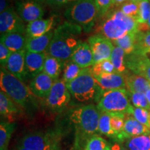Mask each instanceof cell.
<instances>
[{
	"instance_id": "cell-37",
	"label": "cell",
	"mask_w": 150,
	"mask_h": 150,
	"mask_svg": "<svg viewBox=\"0 0 150 150\" xmlns=\"http://www.w3.org/2000/svg\"><path fill=\"white\" fill-rule=\"evenodd\" d=\"M110 125L112 130L116 135L120 134L122 131L125 122V115L126 114L120 113V112H113L110 113ZM116 136V137H117Z\"/></svg>"
},
{
	"instance_id": "cell-49",
	"label": "cell",
	"mask_w": 150,
	"mask_h": 150,
	"mask_svg": "<svg viewBox=\"0 0 150 150\" xmlns=\"http://www.w3.org/2000/svg\"><path fill=\"white\" fill-rule=\"evenodd\" d=\"M17 150H32V149H27V148H25V147H21V146L18 145V148H17Z\"/></svg>"
},
{
	"instance_id": "cell-20",
	"label": "cell",
	"mask_w": 150,
	"mask_h": 150,
	"mask_svg": "<svg viewBox=\"0 0 150 150\" xmlns=\"http://www.w3.org/2000/svg\"><path fill=\"white\" fill-rule=\"evenodd\" d=\"M70 61L77 64L82 69L91 67L94 64V59L93 52L88 43L81 42L73 52Z\"/></svg>"
},
{
	"instance_id": "cell-32",
	"label": "cell",
	"mask_w": 150,
	"mask_h": 150,
	"mask_svg": "<svg viewBox=\"0 0 150 150\" xmlns=\"http://www.w3.org/2000/svg\"><path fill=\"white\" fill-rule=\"evenodd\" d=\"M109 145L106 140L95 134L88 140L83 150H108Z\"/></svg>"
},
{
	"instance_id": "cell-35",
	"label": "cell",
	"mask_w": 150,
	"mask_h": 150,
	"mask_svg": "<svg viewBox=\"0 0 150 150\" xmlns=\"http://www.w3.org/2000/svg\"><path fill=\"white\" fill-rule=\"evenodd\" d=\"M129 96L131 102L136 108H145L150 110V105L148 102L145 94L140 93H131L129 92Z\"/></svg>"
},
{
	"instance_id": "cell-12",
	"label": "cell",
	"mask_w": 150,
	"mask_h": 150,
	"mask_svg": "<svg viewBox=\"0 0 150 150\" xmlns=\"http://www.w3.org/2000/svg\"><path fill=\"white\" fill-rule=\"evenodd\" d=\"M16 11L22 20L27 23L42 19L45 15L42 4L33 1L18 0L16 3Z\"/></svg>"
},
{
	"instance_id": "cell-33",
	"label": "cell",
	"mask_w": 150,
	"mask_h": 150,
	"mask_svg": "<svg viewBox=\"0 0 150 150\" xmlns=\"http://www.w3.org/2000/svg\"><path fill=\"white\" fill-rule=\"evenodd\" d=\"M92 72L94 76H99L102 74H109L116 72L115 67L110 59H106L95 63L91 66Z\"/></svg>"
},
{
	"instance_id": "cell-38",
	"label": "cell",
	"mask_w": 150,
	"mask_h": 150,
	"mask_svg": "<svg viewBox=\"0 0 150 150\" xmlns=\"http://www.w3.org/2000/svg\"><path fill=\"white\" fill-rule=\"evenodd\" d=\"M120 10L126 16L136 19L138 15V11H139L138 2H135L131 0H128L121 6Z\"/></svg>"
},
{
	"instance_id": "cell-41",
	"label": "cell",
	"mask_w": 150,
	"mask_h": 150,
	"mask_svg": "<svg viewBox=\"0 0 150 150\" xmlns=\"http://www.w3.org/2000/svg\"><path fill=\"white\" fill-rule=\"evenodd\" d=\"M11 54H12V52L6 47L2 43H0V63H1V67H5L7 61H8Z\"/></svg>"
},
{
	"instance_id": "cell-8",
	"label": "cell",
	"mask_w": 150,
	"mask_h": 150,
	"mask_svg": "<svg viewBox=\"0 0 150 150\" xmlns=\"http://www.w3.org/2000/svg\"><path fill=\"white\" fill-rule=\"evenodd\" d=\"M59 131L33 132L25 135L18 145L32 150H53L59 147Z\"/></svg>"
},
{
	"instance_id": "cell-36",
	"label": "cell",
	"mask_w": 150,
	"mask_h": 150,
	"mask_svg": "<svg viewBox=\"0 0 150 150\" xmlns=\"http://www.w3.org/2000/svg\"><path fill=\"white\" fill-rule=\"evenodd\" d=\"M139 11L136 18L138 24L147 23L150 17V1L149 0H140L138 2Z\"/></svg>"
},
{
	"instance_id": "cell-53",
	"label": "cell",
	"mask_w": 150,
	"mask_h": 150,
	"mask_svg": "<svg viewBox=\"0 0 150 150\" xmlns=\"http://www.w3.org/2000/svg\"><path fill=\"white\" fill-rule=\"evenodd\" d=\"M150 112V111H149ZM149 127H150V115H149Z\"/></svg>"
},
{
	"instance_id": "cell-34",
	"label": "cell",
	"mask_w": 150,
	"mask_h": 150,
	"mask_svg": "<svg viewBox=\"0 0 150 150\" xmlns=\"http://www.w3.org/2000/svg\"><path fill=\"white\" fill-rule=\"evenodd\" d=\"M135 52H142L150 49V30L138 31L136 34Z\"/></svg>"
},
{
	"instance_id": "cell-46",
	"label": "cell",
	"mask_w": 150,
	"mask_h": 150,
	"mask_svg": "<svg viewBox=\"0 0 150 150\" xmlns=\"http://www.w3.org/2000/svg\"><path fill=\"white\" fill-rule=\"evenodd\" d=\"M136 52V53L141 54V55L145 56L148 61H150V49L149 50H145V51H142V52Z\"/></svg>"
},
{
	"instance_id": "cell-52",
	"label": "cell",
	"mask_w": 150,
	"mask_h": 150,
	"mask_svg": "<svg viewBox=\"0 0 150 150\" xmlns=\"http://www.w3.org/2000/svg\"><path fill=\"white\" fill-rule=\"evenodd\" d=\"M53 150H61V149H60V147H56V149H53Z\"/></svg>"
},
{
	"instance_id": "cell-3",
	"label": "cell",
	"mask_w": 150,
	"mask_h": 150,
	"mask_svg": "<svg viewBox=\"0 0 150 150\" xmlns=\"http://www.w3.org/2000/svg\"><path fill=\"white\" fill-rule=\"evenodd\" d=\"M100 19L95 31L112 42L127 33H137L138 31L136 19L124 14L120 8H111Z\"/></svg>"
},
{
	"instance_id": "cell-6",
	"label": "cell",
	"mask_w": 150,
	"mask_h": 150,
	"mask_svg": "<svg viewBox=\"0 0 150 150\" xmlns=\"http://www.w3.org/2000/svg\"><path fill=\"white\" fill-rule=\"evenodd\" d=\"M67 21L77 24L86 33H90L98 18L95 0H79L66 9Z\"/></svg>"
},
{
	"instance_id": "cell-18",
	"label": "cell",
	"mask_w": 150,
	"mask_h": 150,
	"mask_svg": "<svg viewBox=\"0 0 150 150\" xmlns=\"http://www.w3.org/2000/svg\"><path fill=\"white\" fill-rule=\"evenodd\" d=\"M47 53H35V52H26L25 64L26 70L29 79L34 78L40 73L42 72L45 61Z\"/></svg>"
},
{
	"instance_id": "cell-29",
	"label": "cell",
	"mask_w": 150,
	"mask_h": 150,
	"mask_svg": "<svg viewBox=\"0 0 150 150\" xmlns=\"http://www.w3.org/2000/svg\"><path fill=\"white\" fill-rule=\"evenodd\" d=\"M16 128V124L1 122L0 124V150H7L11 135Z\"/></svg>"
},
{
	"instance_id": "cell-2",
	"label": "cell",
	"mask_w": 150,
	"mask_h": 150,
	"mask_svg": "<svg viewBox=\"0 0 150 150\" xmlns=\"http://www.w3.org/2000/svg\"><path fill=\"white\" fill-rule=\"evenodd\" d=\"M82 28L65 21L54 30V35L47 50L49 55L61 60L63 63L70 60L73 52L81 42L80 35Z\"/></svg>"
},
{
	"instance_id": "cell-30",
	"label": "cell",
	"mask_w": 150,
	"mask_h": 150,
	"mask_svg": "<svg viewBox=\"0 0 150 150\" xmlns=\"http://www.w3.org/2000/svg\"><path fill=\"white\" fill-rule=\"evenodd\" d=\"M82 70L83 69L81 67H80L74 62L69 60V61L65 62V65L63 69L62 79L65 82V83H69L77 78Z\"/></svg>"
},
{
	"instance_id": "cell-1",
	"label": "cell",
	"mask_w": 150,
	"mask_h": 150,
	"mask_svg": "<svg viewBox=\"0 0 150 150\" xmlns=\"http://www.w3.org/2000/svg\"><path fill=\"white\" fill-rule=\"evenodd\" d=\"M100 111L93 104L75 108L70 114V122L75 129L74 150H83L86 142L99 132Z\"/></svg>"
},
{
	"instance_id": "cell-22",
	"label": "cell",
	"mask_w": 150,
	"mask_h": 150,
	"mask_svg": "<svg viewBox=\"0 0 150 150\" xmlns=\"http://www.w3.org/2000/svg\"><path fill=\"white\" fill-rule=\"evenodd\" d=\"M27 35L18 33L1 34V43L4 45L12 53L25 50Z\"/></svg>"
},
{
	"instance_id": "cell-17",
	"label": "cell",
	"mask_w": 150,
	"mask_h": 150,
	"mask_svg": "<svg viewBox=\"0 0 150 150\" xmlns=\"http://www.w3.org/2000/svg\"><path fill=\"white\" fill-rule=\"evenodd\" d=\"M99 87L104 91L115 89H125L127 88L126 76L117 72L102 74L95 76Z\"/></svg>"
},
{
	"instance_id": "cell-16",
	"label": "cell",
	"mask_w": 150,
	"mask_h": 150,
	"mask_svg": "<svg viewBox=\"0 0 150 150\" xmlns=\"http://www.w3.org/2000/svg\"><path fill=\"white\" fill-rule=\"evenodd\" d=\"M55 81L42 72L31 79L29 87L35 97L39 99H45Z\"/></svg>"
},
{
	"instance_id": "cell-43",
	"label": "cell",
	"mask_w": 150,
	"mask_h": 150,
	"mask_svg": "<svg viewBox=\"0 0 150 150\" xmlns=\"http://www.w3.org/2000/svg\"><path fill=\"white\" fill-rule=\"evenodd\" d=\"M108 150H128L127 148L124 147L119 142H115L113 144H110Z\"/></svg>"
},
{
	"instance_id": "cell-10",
	"label": "cell",
	"mask_w": 150,
	"mask_h": 150,
	"mask_svg": "<svg viewBox=\"0 0 150 150\" xmlns=\"http://www.w3.org/2000/svg\"><path fill=\"white\" fill-rule=\"evenodd\" d=\"M24 22L13 7H9L0 14V31L3 33H18L26 35Z\"/></svg>"
},
{
	"instance_id": "cell-48",
	"label": "cell",
	"mask_w": 150,
	"mask_h": 150,
	"mask_svg": "<svg viewBox=\"0 0 150 150\" xmlns=\"http://www.w3.org/2000/svg\"><path fill=\"white\" fill-rule=\"evenodd\" d=\"M23 1H36V2L42 4L43 2H45L46 0H23Z\"/></svg>"
},
{
	"instance_id": "cell-21",
	"label": "cell",
	"mask_w": 150,
	"mask_h": 150,
	"mask_svg": "<svg viewBox=\"0 0 150 150\" xmlns=\"http://www.w3.org/2000/svg\"><path fill=\"white\" fill-rule=\"evenodd\" d=\"M53 35L54 31H51L40 37L27 38L25 47L26 51L35 53H47Z\"/></svg>"
},
{
	"instance_id": "cell-24",
	"label": "cell",
	"mask_w": 150,
	"mask_h": 150,
	"mask_svg": "<svg viewBox=\"0 0 150 150\" xmlns=\"http://www.w3.org/2000/svg\"><path fill=\"white\" fill-rule=\"evenodd\" d=\"M63 64H64V63L61 61V60L53 57V56L49 55L47 54L45 61L42 72L49 75L53 79L57 80L59 79L61 71L63 70L62 69L64 66Z\"/></svg>"
},
{
	"instance_id": "cell-40",
	"label": "cell",
	"mask_w": 150,
	"mask_h": 150,
	"mask_svg": "<svg viewBox=\"0 0 150 150\" xmlns=\"http://www.w3.org/2000/svg\"><path fill=\"white\" fill-rule=\"evenodd\" d=\"M98 18H102L111 8L112 0H95Z\"/></svg>"
},
{
	"instance_id": "cell-7",
	"label": "cell",
	"mask_w": 150,
	"mask_h": 150,
	"mask_svg": "<svg viewBox=\"0 0 150 150\" xmlns=\"http://www.w3.org/2000/svg\"><path fill=\"white\" fill-rule=\"evenodd\" d=\"M99 111L113 113L120 112L132 115L134 106L131 104L128 91L126 89H115L104 91L97 100Z\"/></svg>"
},
{
	"instance_id": "cell-4",
	"label": "cell",
	"mask_w": 150,
	"mask_h": 150,
	"mask_svg": "<svg viewBox=\"0 0 150 150\" xmlns=\"http://www.w3.org/2000/svg\"><path fill=\"white\" fill-rule=\"evenodd\" d=\"M0 86L1 91L6 94L19 107L29 112L37 108L36 97L29 87L2 67L0 71Z\"/></svg>"
},
{
	"instance_id": "cell-27",
	"label": "cell",
	"mask_w": 150,
	"mask_h": 150,
	"mask_svg": "<svg viewBox=\"0 0 150 150\" xmlns=\"http://www.w3.org/2000/svg\"><path fill=\"white\" fill-rule=\"evenodd\" d=\"M136 33H128L112 42L122 49L126 55H131L136 50Z\"/></svg>"
},
{
	"instance_id": "cell-25",
	"label": "cell",
	"mask_w": 150,
	"mask_h": 150,
	"mask_svg": "<svg viewBox=\"0 0 150 150\" xmlns=\"http://www.w3.org/2000/svg\"><path fill=\"white\" fill-rule=\"evenodd\" d=\"M18 105L3 91L0 92V113L1 117L10 119L19 112Z\"/></svg>"
},
{
	"instance_id": "cell-28",
	"label": "cell",
	"mask_w": 150,
	"mask_h": 150,
	"mask_svg": "<svg viewBox=\"0 0 150 150\" xmlns=\"http://www.w3.org/2000/svg\"><path fill=\"white\" fill-rule=\"evenodd\" d=\"M124 142L129 150H150V138L147 135L131 137Z\"/></svg>"
},
{
	"instance_id": "cell-15",
	"label": "cell",
	"mask_w": 150,
	"mask_h": 150,
	"mask_svg": "<svg viewBox=\"0 0 150 150\" xmlns=\"http://www.w3.org/2000/svg\"><path fill=\"white\" fill-rule=\"evenodd\" d=\"M126 65L131 72L145 78L150 82V61L145 56L134 52L126 57Z\"/></svg>"
},
{
	"instance_id": "cell-39",
	"label": "cell",
	"mask_w": 150,
	"mask_h": 150,
	"mask_svg": "<svg viewBox=\"0 0 150 150\" xmlns=\"http://www.w3.org/2000/svg\"><path fill=\"white\" fill-rule=\"evenodd\" d=\"M149 115L150 112L148 110L145 108H134V112H133V117H134L136 120H138L142 125H145L147 127H149Z\"/></svg>"
},
{
	"instance_id": "cell-47",
	"label": "cell",
	"mask_w": 150,
	"mask_h": 150,
	"mask_svg": "<svg viewBox=\"0 0 150 150\" xmlns=\"http://www.w3.org/2000/svg\"><path fill=\"white\" fill-rule=\"evenodd\" d=\"M145 95H146V97H147L148 102H149V104L150 105V88L148 90L147 92H146Z\"/></svg>"
},
{
	"instance_id": "cell-45",
	"label": "cell",
	"mask_w": 150,
	"mask_h": 150,
	"mask_svg": "<svg viewBox=\"0 0 150 150\" xmlns=\"http://www.w3.org/2000/svg\"><path fill=\"white\" fill-rule=\"evenodd\" d=\"M9 8L8 2L7 0H0V13H3Z\"/></svg>"
},
{
	"instance_id": "cell-23",
	"label": "cell",
	"mask_w": 150,
	"mask_h": 150,
	"mask_svg": "<svg viewBox=\"0 0 150 150\" xmlns=\"http://www.w3.org/2000/svg\"><path fill=\"white\" fill-rule=\"evenodd\" d=\"M127 91L131 93H140L145 94L150 88V82L140 75L129 72L125 74Z\"/></svg>"
},
{
	"instance_id": "cell-51",
	"label": "cell",
	"mask_w": 150,
	"mask_h": 150,
	"mask_svg": "<svg viewBox=\"0 0 150 150\" xmlns=\"http://www.w3.org/2000/svg\"><path fill=\"white\" fill-rule=\"evenodd\" d=\"M131 1H135V2H139L140 0H131Z\"/></svg>"
},
{
	"instance_id": "cell-31",
	"label": "cell",
	"mask_w": 150,
	"mask_h": 150,
	"mask_svg": "<svg viewBox=\"0 0 150 150\" xmlns=\"http://www.w3.org/2000/svg\"><path fill=\"white\" fill-rule=\"evenodd\" d=\"M99 132L101 134L110 137L112 138H116L117 135L112 130L110 125V115L108 112H101L99 122Z\"/></svg>"
},
{
	"instance_id": "cell-5",
	"label": "cell",
	"mask_w": 150,
	"mask_h": 150,
	"mask_svg": "<svg viewBox=\"0 0 150 150\" xmlns=\"http://www.w3.org/2000/svg\"><path fill=\"white\" fill-rule=\"evenodd\" d=\"M66 86L71 96L81 103L97 102L103 92L92 72L91 67L83 69L79 76Z\"/></svg>"
},
{
	"instance_id": "cell-50",
	"label": "cell",
	"mask_w": 150,
	"mask_h": 150,
	"mask_svg": "<svg viewBox=\"0 0 150 150\" xmlns=\"http://www.w3.org/2000/svg\"><path fill=\"white\" fill-rule=\"evenodd\" d=\"M149 1H150V0H149ZM147 24H148V25H149V27L150 28V17L149 18V20H148V22H147Z\"/></svg>"
},
{
	"instance_id": "cell-14",
	"label": "cell",
	"mask_w": 150,
	"mask_h": 150,
	"mask_svg": "<svg viewBox=\"0 0 150 150\" xmlns=\"http://www.w3.org/2000/svg\"><path fill=\"white\" fill-rule=\"evenodd\" d=\"M150 134V128L142 125L136 120L134 117L127 116L125 117V126L120 134L117 135L115 140L119 142H124L131 137Z\"/></svg>"
},
{
	"instance_id": "cell-44",
	"label": "cell",
	"mask_w": 150,
	"mask_h": 150,
	"mask_svg": "<svg viewBox=\"0 0 150 150\" xmlns=\"http://www.w3.org/2000/svg\"><path fill=\"white\" fill-rule=\"evenodd\" d=\"M127 1H128V0H112L111 8H119V7H120L123 4H125Z\"/></svg>"
},
{
	"instance_id": "cell-42",
	"label": "cell",
	"mask_w": 150,
	"mask_h": 150,
	"mask_svg": "<svg viewBox=\"0 0 150 150\" xmlns=\"http://www.w3.org/2000/svg\"><path fill=\"white\" fill-rule=\"evenodd\" d=\"M78 1L79 0H46L45 2L52 7H63L66 6H70Z\"/></svg>"
},
{
	"instance_id": "cell-19",
	"label": "cell",
	"mask_w": 150,
	"mask_h": 150,
	"mask_svg": "<svg viewBox=\"0 0 150 150\" xmlns=\"http://www.w3.org/2000/svg\"><path fill=\"white\" fill-rule=\"evenodd\" d=\"M55 21V17L51 16L28 23L26 27V35L27 38H37L45 35L52 31Z\"/></svg>"
},
{
	"instance_id": "cell-13",
	"label": "cell",
	"mask_w": 150,
	"mask_h": 150,
	"mask_svg": "<svg viewBox=\"0 0 150 150\" xmlns=\"http://www.w3.org/2000/svg\"><path fill=\"white\" fill-rule=\"evenodd\" d=\"M26 50L12 53L4 68L11 74L24 82L29 77L26 70L25 56Z\"/></svg>"
},
{
	"instance_id": "cell-11",
	"label": "cell",
	"mask_w": 150,
	"mask_h": 150,
	"mask_svg": "<svg viewBox=\"0 0 150 150\" xmlns=\"http://www.w3.org/2000/svg\"><path fill=\"white\" fill-rule=\"evenodd\" d=\"M88 43L93 52L94 64L99 61L110 59L114 47L112 41L107 38L97 33L89 37Z\"/></svg>"
},
{
	"instance_id": "cell-26",
	"label": "cell",
	"mask_w": 150,
	"mask_h": 150,
	"mask_svg": "<svg viewBox=\"0 0 150 150\" xmlns=\"http://www.w3.org/2000/svg\"><path fill=\"white\" fill-rule=\"evenodd\" d=\"M110 59L116 72L124 74L128 72L126 65V54L122 49L117 46L114 47Z\"/></svg>"
},
{
	"instance_id": "cell-9",
	"label": "cell",
	"mask_w": 150,
	"mask_h": 150,
	"mask_svg": "<svg viewBox=\"0 0 150 150\" xmlns=\"http://www.w3.org/2000/svg\"><path fill=\"white\" fill-rule=\"evenodd\" d=\"M71 97L65 82L63 79H59L54 81L51 91L45 98V103L50 110L60 112L67 107Z\"/></svg>"
}]
</instances>
